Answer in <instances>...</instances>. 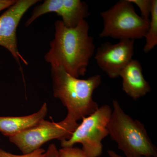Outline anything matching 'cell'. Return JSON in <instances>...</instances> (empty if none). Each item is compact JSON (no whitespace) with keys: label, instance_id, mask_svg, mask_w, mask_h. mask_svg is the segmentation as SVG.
<instances>
[{"label":"cell","instance_id":"obj_1","mask_svg":"<svg viewBox=\"0 0 157 157\" xmlns=\"http://www.w3.org/2000/svg\"><path fill=\"white\" fill-rule=\"evenodd\" d=\"M55 29L45 61L51 66H61L75 78L84 76L96 48L94 38L89 35L88 23L82 20L76 27L68 28L58 20Z\"/></svg>","mask_w":157,"mask_h":157},{"label":"cell","instance_id":"obj_2","mask_svg":"<svg viewBox=\"0 0 157 157\" xmlns=\"http://www.w3.org/2000/svg\"><path fill=\"white\" fill-rule=\"evenodd\" d=\"M51 70L53 95L67 109L66 117L77 121L99 108L93 94L101 84L100 75L81 79L71 76L61 66H51Z\"/></svg>","mask_w":157,"mask_h":157},{"label":"cell","instance_id":"obj_3","mask_svg":"<svg viewBox=\"0 0 157 157\" xmlns=\"http://www.w3.org/2000/svg\"><path fill=\"white\" fill-rule=\"evenodd\" d=\"M107 125L109 135L126 157H157V148L149 137L145 126L125 113L117 101Z\"/></svg>","mask_w":157,"mask_h":157},{"label":"cell","instance_id":"obj_4","mask_svg":"<svg viewBox=\"0 0 157 157\" xmlns=\"http://www.w3.org/2000/svg\"><path fill=\"white\" fill-rule=\"evenodd\" d=\"M103 29L101 38L139 39L144 38L149 22L136 13L133 4L129 0H121L112 7L101 13Z\"/></svg>","mask_w":157,"mask_h":157},{"label":"cell","instance_id":"obj_5","mask_svg":"<svg viewBox=\"0 0 157 157\" xmlns=\"http://www.w3.org/2000/svg\"><path fill=\"white\" fill-rule=\"evenodd\" d=\"M112 112L111 107L107 104L99 107L92 114L82 119L71 137L61 141V146L73 147L80 143L82 150L88 157H100L103 152L102 140L109 135L107 125Z\"/></svg>","mask_w":157,"mask_h":157},{"label":"cell","instance_id":"obj_6","mask_svg":"<svg viewBox=\"0 0 157 157\" xmlns=\"http://www.w3.org/2000/svg\"><path fill=\"white\" fill-rule=\"evenodd\" d=\"M78 125L76 121L67 117L59 122L44 119L37 125L10 137L9 140L23 154H27L41 148L49 140H68Z\"/></svg>","mask_w":157,"mask_h":157},{"label":"cell","instance_id":"obj_7","mask_svg":"<svg viewBox=\"0 0 157 157\" xmlns=\"http://www.w3.org/2000/svg\"><path fill=\"white\" fill-rule=\"evenodd\" d=\"M38 2L39 0H17L14 5L0 16V46L10 52L22 73L21 61L26 65L28 63L17 48L16 31L24 14Z\"/></svg>","mask_w":157,"mask_h":157},{"label":"cell","instance_id":"obj_8","mask_svg":"<svg viewBox=\"0 0 157 157\" xmlns=\"http://www.w3.org/2000/svg\"><path fill=\"white\" fill-rule=\"evenodd\" d=\"M135 40H120L112 44L106 42L97 49L94 59L99 67L109 78L119 76L120 73L133 59Z\"/></svg>","mask_w":157,"mask_h":157},{"label":"cell","instance_id":"obj_9","mask_svg":"<svg viewBox=\"0 0 157 157\" xmlns=\"http://www.w3.org/2000/svg\"><path fill=\"white\" fill-rule=\"evenodd\" d=\"M49 12H54L61 16L64 25L68 28L76 27L82 20L90 16L89 6L80 0H45L34 9L25 22V26L30 25L41 15Z\"/></svg>","mask_w":157,"mask_h":157},{"label":"cell","instance_id":"obj_10","mask_svg":"<svg viewBox=\"0 0 157 157\" xmlns=\"http://www.w3.org/2000/svg\"><path fill=\"white\" fill-rule=\"evenodd\" d=\"M119 76L122 79V90L127 95L136 100L151 90L148 82L144 76L142 66L137 60L132 59L121 70Z\"/></svg>","mask_w":157,"mask_h":157},{"label":"cell","instance_id":"obj_11","mask_svg":"<svg viewBox=\"0 0 157 157\" xmlns=\"http://www.w3.org/2000/svg\"><path fill=\"white\" fill-rule=\"evenodd\" d=\"M48 112L46 103L36 113L21 117H0V132L9 138L37 125L45 118Z\"/></svg>","mask_w":157,"mask_h":157},{"label":"cell","instance_id":"obj_12","mask_svg":"<svg viewBox=\"0 0 157 157\" xmlns=\"http://www.w3.org/2000/svg\"><path fill=\"white\" fill-rule=\"evenodd\" d=\"M146 42L144 52L147 53L157 45V1L152 0V7L149 24L145 37Z\"/></svg>","mask_w":157,"mask_h":157},{"label":"cell","instance_id":"obj_13","mask_svg":"<svg viewBox=\"0 0 157 157\" xmlns=\"http://www.w3.org/2000/svg\"><path fill=\"white\" fill-rule=\"evenodd\" d=\"M133 5H136L140 9V17L150 22L152 7V0H129Z\"/></svg>","mask_w":157,"mask_h":157},{"label":"cell","instance_id":"obj_14","mask_svg":"<svg viewBox=\"0 0 157 157\" xmlns=\"http://www.w3.org/2000/svg\"><path fill=\"white\" fill-rule=\"evenodd\" d=\"M59 152L60 157H88L81 149L77 147H62Z\"/></svg>","mask_w":157,"mask_h":157},{"label":"cell","instance_id":"obj_15","mask_svg":"<svg viewBox=\"0 0 157 157\" xmlns=\"http://www.w3.org/2000/svg\"><path fill=\"white\" fill-rule=\"evenodd\" d=\"M45 150L40 148L27 154L16 155L0 149V157H45Z\"/></svg>","mask_w":157,"mask_h":157},{"label":"cell","instance_id":"obj_16","mask_svg":"<svg viewBox=\"0 0 157 157\" xmlns=\"http://www.w3.org/2000/svg\"><path fill=\"white\" fill-rule=\"evenodd\" d=\"M45 157H60L59 150L54 144H51L45 152Z\"/></svg>","mask_w":157,"mask_h":157},{"label":"cell","instance_id":"obj_17","mask_svg":"<svg viewBox=\"0 0 157 157\" xmlns=\"http://www.w3.org/2000/svg\"><path fill=\"white\" fill-rule=\"evenodd\" d=\"M17 0H0V11L8 9L16 3Z\"/></svg>","mask_w":157,"mask_h":157},{"label":"cell","instance_id":"obj_18","mask_svg":"<svg viewBox=\"0 0 157 157\" xmlns=\"http://www.w3.org/2000/svg\"><path fill=\"white\" fill-rule=\"evenodd\" d=\"M107 153L109 155V157H124L121 156L120 155L117 153L115 152V151H113L111 150H109L107 151ZM142 157H153L151 156H143Z\"/></svg>","mask_w":157,"mask_h":157}]
</instances>
